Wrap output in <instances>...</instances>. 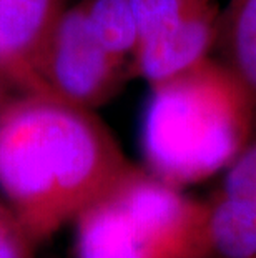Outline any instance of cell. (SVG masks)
<instances>
[{
  "instance_id": "6da1fadb",
  "label": "cell",
  "mask_w": 256,
  "mask_h": 258,
  "mask_svg": "<svg viewBox=\"0 0 256 258\" xmlns=\"http://www.w3.org/2000/svg\"><path fill=\"white\" fill-rule=\"evenodd\" d=\"M133 167L95 110L29 93L0 108V195L39 246Z\"/></svg>"
},
{
  "instance_id": "7a4b0ae2",
  "label": "cell",
  "mask_w": 256,
  "mask_h": 258,
  "mask_svg": "<svg viewBox=\"0 0 256 258\" xmlns=\"http://www.w3.org/2000/svg\"><path fill=\"white\" fill-rule=\"evenodd\" d=\"M256 127L248 97L218 58L151 89L141 122L145 168L178 188L235 160Z\"/></svg>"
},
{
  "instance_id": "3957f363",
  "label": "cell",
  "mask_w": 256,
  "mask_h": 258,
  "mask_svg": "<svg viewBox=\"0 0 256 258\" xmlns=\"http://www.w3.org/2000/svg\"><path fill=\"white\" fill-rule=\"evenodd\" d=\"M75 258H215L208 200L135 165L73 222Z\"/></svg>"
},
{
  "instance_id": "277c9868",
  "label": "cell",
  "mask_w": 256,
  "mask_h": 258,
  "mask_svg": "<svg viewBox=\"0 0 256 258\" xmlns=\"http://www.w3.org/2000/svg\"><path fill=\"white\" fill-rule=\"evenodd\" d=\"M39 75L48 95L95 110L132 77L130 65L113 57L94 34L83 5H67L42 50Z\"/></svg>"
},
{
  "instance_id": "5b68a950",
  "label": "cell",
  "mask_w": 256,
  "mask_h": 258,
  "mask_svg": "<svg viewBox=\"0 0 256 258\" xmlns=\"http://www.w3.org/2000/svg\"><path fill=\"white\" fill-rule=\"evenodd\" d=\"M67 5V0H0V79L22 93L50 97L39 62Z\"/></svg>"
},
{
  "instance_id": "8992f818",
  "label": "cell",
  "mask_w": 256,
  "mask_h": 258,
  "mask_svg": "<svg viewBox=\"0 0 256 258\" xmlns=\"http://www.w3.org/2000/svg\"><path fill=\"white\" fill-rule=\"evenodd\" d=\"M208 202L215 258L256 255V127Z\"/></svg>"
},
{
  "instance_id": "52a82bcc",
  "label": "cell",
  "mask_w": 256,
  "mask_h": 258,
  "mask_svg": "<svg viewBox=\"0 0 256 258\" xmlns=\"http://www.w3.org/2000/svg\"><path fill=\"white\" fill-rule=\"evenodd\" d=\"M215 52L256 117V0H228L220 14Z\"/></svg>"
},
{
  "instance_id": "ba28073f",
  "label": "cell",
  "mask_w": 256,
  "mask_h": 258,
  "mask_svg": "<svg viewBox=\"0 0 256 258\" xmlns=\"http://www.w3.org/2000/svg\"><path fill=\"white\" fill-rule=\"evenodd\" d=\"M102 45L122 62L132 63L138 47V27L132 0H80Z\"/></svg>"
},
{
  "instance_id": "9c48e42d",
  "label": "cell",
  "mask_w": 256,
  "mask_h": 258,
  "mask_svg": "<svg viewBox=\"0 0 256 258\" xmlns=\"http://www.w3.org/2000/svg\"><path fill=\"white\" fill-rule=\"evenodd\" d=\"M138 27V45L185 25L220 0H132Z\"/></svg>"
},
{
  "instance_id": "30bf717a",
  "label": "cell",
  "mask_w": 256,
  "mask_h": 258,
  "mask_svg": "<svg viewBox=\"0 0 256 258\" xmlns=\"http://www.w3.org/2000/svg\"><path fill=\"white\" fill-rule=\"evenodd\" d=\"M37 248L19 215L0 195V258H35Z\"/></svg>"
},
{
  "instance_id": "8fae6325",
  "label": "cell",
  "mask_w": 256,
  "mask_h": 258,
  "mask_svg": "<svg viewBox=\"0 0 256 258\" xmlns=\"http://www.w3.org/2000/svg\"><path fill=\"white\" fill-rule=\"evenodd\" d=\"M2 84H4V80L0 79V108H2L5 103H7V97H5V93H4V87H2Z\"/></svg>"
},
{
  "instance_id": "7c38bea8",
  "label": "cell",
  "mask_w": 256,
  "mask_h": 258,
  "mask_svg": "<svg viewBox=\"0 0 256 258\" xmlns=\"http://www.w3.org/2000/svg\"><path fill=\"white\" fill-rule=\"evenodd\" d=\"M248 258H256V255H253V256H248Z\"/></svg>"
}]
</instances>
